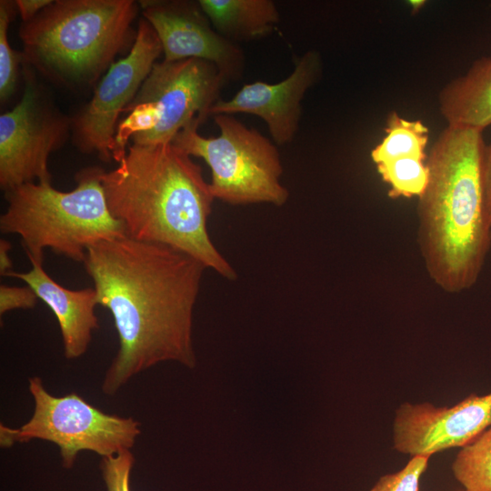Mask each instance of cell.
Wrapping results in <instances>:
<instances>
[{
  "label": "cell",
  "mask_w": 491,
  "mask_h": 491,
  "mask_svg": "<svg viewBox=\"0 0 491 491\" xmlns=\"http://www.w3.org/2000/svg\"><path fill=\"white\" fill-rule=\"evenodd\" d=\"M215 30L237 44L265 37L280 22L272 0H199Z\"/></svg>",
  "instance_id": "cell-16"
},
{
  "label": "cell",
  "mask_w": 491,
  "mask_h": 491,
  "mask_svg": "<svg viewBox=\"0 0 491 491\" xmlns=\"http://www.w3.org/2000/svg\"><path fill=\"white\" fill-rule=\"evenodd\" d=\"M104 169L89 166L76 173V186L59 191L51 183H26L5 192L6 210L0 230L16 234L30 262H41L44 251L84 262L87 249L105 240L126 235L106 203Z\"/></svg>",
  "instance_id": "cell-5"
},
{
  "label": "cell",
  "mask_w": 491,
  "mask_h": 491,
  "mask_svg": "<svg viewBox=\"0 0 491 491\" xmlns=\"http://www.w3.org/2000/svg\"><path fill=\"white\" fill-rule=\"evenodd\" d=\"M322 73L320 54L308 50L296 60L292 73L283 81L246 84L229 100L219 99L209 114L256 115L266 124L276 145H286L299 129L305 95L319 81Z\"/></svg>",
  "instance_id": "cell-13"
},
{
  "label": "cell",
  "mask_w": 491,
  "mask_h": 491,
  "mask_svg": "<svg viewBox=\"0 0 491 491\" xmlns=\"http://www.w3.org/2000/svg\"><path fill=\"white\" fill-rule=\"evenodd\" d=\"M376 165L382 180L389 185L391 198H417L424 193L428 182V169L425 160L402 157Z\"/></svg>",
  "instance_id": "cell-19"
},
{
  "label": "cell",
  "mask_w": 491,
  "mask_h": 491,
  "mask_svg": "<svg viewBox=\"0 0 491 491\" xmlns=\"http://www.w3.org/2000/svg\"><path fill=\"white\" fill-rule=\"evenodd\" d=\"M491 426V393L472 394L451 406L406 402L396 410L394 448L402 454L430 457L463 447Z\"/></svg>",
  "instance_id": "cell-12"
},
{
  "label": "cell",
  "mask_w": 491,
  "mask_h": 491,
  "mask_svg": "<svg viewBox=\"0 0 491 491\" xmlns=\"http://www.w3.org/2000/svg\"><path fill=\"white\" fill-rule=\"evenodd\" d=\"M141 5L160 40L164 61L201 59L214 64L226 83L242 77L244 51L215 30L198 1H143Z\"/></svg>",
  "instance_id": "cell-11"
},
{
  "label": "cell",
  "mask_w": 491,
  "mask_h": 491,
  "mask_svg": "<svg viewBox=\"0 0 491 491\" xmlns=\"http://www.w3.org/2000/svg\"><path fill=\"white\" fill-rule=\"evenodd\" d=\"M438 102L447 125L480 132L491 125V56L476 60L446 84Z\"/></svg>",
  "instance_id": "cell-15"
},
{
  "label": "cell",
  "mask_w": 491,
  "mask_h": 491,
  "mask_svg": "<svg viewBox=\"0 0 491 491\" xmlns=\"http://www.w3.org/2000/svg\"><path fill=\"white\" fill-rule=\"evenodd\" d=\"M34 290L26 286H0V315L15 309L33 308L37 303Z\"/></svg>",
  "instance_id": "cell-23"
},
{
  "label": "cell",
  "mask_w": 491,
  "mask_h": 491,
  "mask_svg": "<svg viewBox=\"0 0 491 491\" xmlns=\"http://www.w3.org/2000/svg\"><path fill=\"white\" fill-rule=\"evenodd\" d=\"M407 4L410 5L411 11L413 12V14H416L424 7V5H426V1L425 0H411V1H408Z\"/></svg>",
  "instance_id": "cell-27"
},
{
  "label": "cell",
  "mask_w": 491,
  "mask_h": 491,
  "mask_svg": "<svg viewBox=\"0 0 491 491\" xmlns=\"http://www.w3.org/2000/svg\"><path fill=\"white\" fill-rule=\"evenodd\" d=\"M482 132L447 125L433 144L418 197V244L429 277L456 294L477 281L491 246Z\"/></svg>",
  "instance_id": "cell-3"
},
{
  "label": "cell",
  "mask_w": 491,
  "mask_h": 491,
  "mask_svg": "<svg viewBox=\"0 0 491 491\" xmlns=\"http://www.w3.org/2000/svg\"><path fill=\"white\" fill-rule=\"evenodd\" d=\"M483 181L486 208L491 224V141L487 145L485 146L483 159Z\"/></svg>",
  "instance_id": "cell-24"
},
{
  "label": "cell",
  "mask_w": 491,
  "mask_h": 491,
  "mask_svg": "<svg viewBox=\"0 0 491 491\" xmlns=\"http://www.w3.org/2000/svg\"><path fill=\"white\" fill-rule=\"evenodd\" d=\"M430 457L411 456L400 470L381 476L369 491H419L420 479Z\"/></svg>",
  "instance_id": "cell-21"
},
{
  "label": "cell",
  "mask_w": 491,
  "mask_h": 491,
  "mask_svg": "<svg viewBox=\"0 0 491 491\" xmlns=\"http://www.w3.org/2000/svg\"><path fill=\"white\" fill-rule=\"evenodd\" d=\"M15 2L0 1V99L5 102L15 91L19 65L25 63L23 53H16L9 45L7 28L14 18Z\"/></svg>",
  "instance_id": "cell-20"
},
{
  "label": "cell",
  "mask_w": 491,
  "mask_h": 491,
  "mask_svg": "<svg viewBox=\"0 0 491 491\" xmlns=\"http://www.w3.org/2000/svg\"><path fill=\"white\" fill-rule=\"evenodd\" d=\"M23 95L0 115V186L8 191L26 183H51V153L65 142L72 118L62 114L37 83L25 73Z\"/></svg>",
  "instance_id": "cell-8"
},
{
  "label": "cell",
  "mask_w": 491,
  "mask_h": 491,
  "mask_svg": "<svg viewBox=\"0 0 491 491\" xmlns=\"http://www.w3.org/2000/svg\"><path fill=\"white\" fill-rule=\"evenodd\" d=\"M137 10L133 0L53 1L19 27L25 63L65 87L93 85L129 42Z\"/></svg>",
  "instance_id": "cell-4"
},
{
  "label": "cell",
  "mask_w": 491,
  "mask_h": 491,
  "mask_svg": "<svg viewBox=\"0 0 491 491\" xmlns=\"http://www.w3.org/2000/svg\"><path fill=\"white\" fill-rule=\"evenodd\" d=\"M15 5L24 23L32 20L42 9L53 0H16Z\"/></svg>",
  "instance_id": "cell-25"
},
{
  "label": "cell",
  "mask_w": 491,
  "mask_h": 491,
  "mask_svg": "<svg viewBox=\"0 0 491 491\" xmlns=\"http://www.w3.org/2000/svg\"><path fill=\"white\" fill-rule=\"evenodd\" d=\"M135 458L131 450L102 457L100 470L106 491H131L130 476Z\"/></svg>",
  "instance_id": "cell-22"
},
{
  "label": "cell",
  "mask_w": 491,
  "mask_h": 491,
  "mask_svg": "<svg viewBox=\"0 0 491 491\" xmlns=\"http://www.w3.org/2000/svg\"><path fill=\"white\" fill-rule=\"evenodd\" d=\"M102 185L126 236L179 250L227 280L237 275L212 242L207 221L215 199L202 168L173 144L128 146Z\"/></svg>",
  "instance_id": "cell-2"
},
{
  "label": "cell",
  "mask_w": 491,
  "mask_h": 491,
  "mask_svg": "<svg viewBox=\"0 0 491 491\" xmlns=\"http://www.w3.org/2000/svg\"><path fill=\"white\" fill-rule=\"evenodd\" d=\"M161 53L155 31L145 18L140 19L127 55L110 65L92 99L72 119L73 140L80 151L96 153L104 161L113 159L118 117L135 98Z\"/></svg>",
  "instance_id": "cell-9"
},
{
  "label": "cell",
  "mask_w": 491,
  "mask_h": 491,
  "mask_svg": "<svg viewBox=\"0 0 491 491\" xmlns=\"http://www.w3.org/2000/svg\"><path fill=\"white\" fill-rule=\"evenodd\" d=\"M34 400L30 419L19 427L0 425V446L43 440L58 446L62 466L70 469L78 455L91 451L101 457L131 450L141 434L133 417L105 413L75 393L51 395L38 376L28 380Z\"/></svg>",
  "instance_id": "cell-7"
},
{
  "label": "cell",
  "mask_w": 491,
  "mask_h": 491,
  "mask_svg": "<svg viewBox=\"0 0 491 491\" xmlns=\"http://www.w3.org/2000/svg\"><path fill=\"white\" fill-rule=\"evenodd\" d=\"M451 468L466 491H491V426L461 447Z\"/></svg>",
  "instance_id": "cell-18"
},
{
  "label": "cell",
  "mask_w": 491,
  "mask_h": 491,
  "mask_svg": "<svg viewBox=\"0 0 491 491\" xmlns=\"http://www.w3.org/2000/svg\"><path fill=\"white\" fill-rule=\"evenodd\" d=\"M215 123L220 131L216 137L199 135L200 123L195 122L171 142L208 165L214 197L233 205H285L289 191L280 182L284 169L276 144L232 115H216Z\"/></svg>",
  "instance_id": "cell-6"
},
{
  "label": "cell",
  "mask_w": 491,
  "mask_h": 491,
  "mask_svg": "<svg viewBox=\"0 0 491 491\" xmlns=\"http://www.w3.org/2000/svg\"><path fill=\"white\" fill-rule=\"evenodd\" d=\"M385 132L386 136L371 152L376 165L402 157L426 160L429 129L422 121L408 120L392 111L386 118Z\"/></svg>",
  "instance_id": "cell-17"
},
{
  "label": "cell",
  "mask_w": 491,
  "mask_h": 491,
  "mask_svg": "<svg viewBox=\"0 0 491 491\" xmlns=\"http://www.w3.org/2000/svg\"><path fill=\"white\" fill-rule=\"evenodd\" d=\"M12 245L5 239L0 240V274L8 276L12 272L13 262L10 256Z\"/></svg>",
  "instance_id": "cell-26"
},
{
  "label": "cell",
  "mask_w": 491,
  "mask_h": 491,
  "mask_svg": "<svg viewBox=\"0 0 491 491\" xmlns=\"http://www.w3.org/2000/svg\"><path fill=\"white\" fill-rule=\"evenodd\" d=\"M83 263L118 336V351L102 382L105 395L114 396L160 362L195 366L193 312L206 269L201 262L125 235L93 245Z\"/></svg>",
  "instance_id": "cell-1"
},
{
  "label": "cell",
  "mask_w": 491,
  "mask_h": 491,
  "mask_svg": "<svg viewBox=\"0 0 491 491\" xmlns=\"http://www.w3.org/2000/svg\"><path fill=\"white\" fill-rule=\"evenodd\" d=\"M225 84L217 67L205 60L156 62L128 106L152 104L156 109L157 125L149 133L133 139V144H170L187 125L201 124L221 99Z\"/></svg>",
  "instance_id": "cell-10"
},
{
  "label": "cell",
  "mask_w": 491,
  "mask_h": 491,
  "mask_svg": "<svg viewBox=\"0 0 491 491\" xmlns=\"http://www.w3.org/2000/svg\"><path fill=\"white\" fill-rule=\"evenodd\" d=\"M31 264L28 272L12 271L8 276L23 280L54 313L61 332L65 356L67 359L82 356L88 349L93 332L99 327L95 313L98 305L95 289L65 288L45 271L43 263Z\"/></svg>",
  "instance_id": "cell-14"
}]
</instances>
